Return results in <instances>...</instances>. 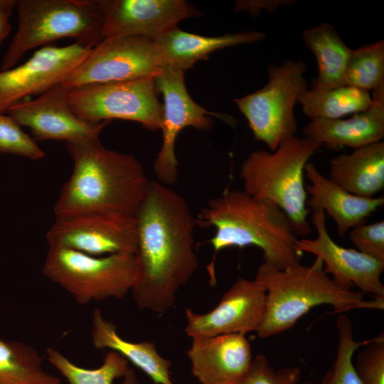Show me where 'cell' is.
I'll return each mask as SVG.
<instances>
[{"instance_id":"cell-1","label":"cell","mask_w":384,"mask_h":384,"mask_svg":"<svg viewBox=\"0 0 384 384\" xmlns=\"http://www.w3.org/2000/svg\"><path fill=\"white\" fill-rule=\"evenodd\" d=\"M134 216L137 245L132 297L139 309L164 314L199 267L196 218L178 193L157 181H150Z\"/></svg>"},{"instance_id":"cell-2","label":"cell","mask_w":384,"mask_h":384,"mask_svg":"<svg viewBox=\"0 0 384 384\" xmlns=\"http://www.w3.org/2000/svg\"><path fill=\"white\" fill-rule=\"evenodd\" d=\"M65 143L73 169L54 206L55 218L98 213L134 216L150 182L139 161L105 148L100 139Z\"/></svg>"},{"instance_id":"cell-3","label":"cell","mask_w":384,"mask_h":384,"mask_svg":"<svg viewBox=\"0 0 384 384\" xmlns=\"http://www.w3.org/2000/svg\"><path fill=\"white\" fill-rule=\"evenodd\" d=\"M197 225L213 227L210 242L213 250L207 267L210 284H215V261L220 250L254 245L263 261L280 270L301 263L303 252L285 213L274 203L258 200L243 190H228L210 199L196 218Z\"/></svg>"},{"instance_id":"cell-4","label":"cell","mask_w":384,"mask_h":384,"mask_svg":"<svg viewBox=\"0 0 384 384\" xmlns=\"http://www.w3.org/2000/svg\"><path fill=\"white\" fill-rule=\"evenodd\" d=\"M255 279L266 291L265 311L256 331L260 338L289 330L311 309L322 304L331 306L335 313L384 309V299L368 300L363 292L338 284L317 257L311 265L300 263L285 270L263 261Z\"/></svg>"},{"instance_id":"cell-5","label":"cell","mask_w":384,"mask_h":384,"mask_svg":"<svg viewBox=\"0 0 384 384\" xmlns=\"http://www.w3.org/2000/svg\"><path fill=\"white\" fill-rule=\"evenodd\" d=\"M321 146L304 137H293L274 151H252L242 162L239 176L243 191L258 200L270 201L287 215L294 234H311L304 167Z\"/></svg>"},{"instance_id":"cell-6","label":"cell","mask_w":384,"mask_h":384,"mask_svg":"<svg viewBox=\"0 0 384 384\" xmlns=\"http://www.w3.org/2000/svg\"><path fill=\"white\" fill-rule=\"evenodd\" d=\"M18 27L5 52L0 70L16 66L28 50L73 38L93 48L103 38L104 18L97 0L17 1Z\"/></svg>"},{"instance_id":"cell-7","label":"cell","mask_w":384,"mask_h":384,"mask_svg":"<svg viewBox=\"0 0 384 384\" xmlns=\"http://www.w3.org/2000/svg\"><path fill=\"white\" fill-rule=\"evenodd\" d=\"M42 271L78 303L87 304L107 298H123L135 282L137 262L132 254L95 257L49 247Z\"/></svg>"},{"instance_id":"cell-8","label":"cell","mask_w":384,"mask_h":384,"mask_svg":"<svg viewBox=\"0 0 384 384\" xmlns=\"http://www.w3.org/2000/svg\"><path fill=\"white\" fill-rule=\"evenodd\" d=\"M306 64L287 59L268 65V81L257 91L233 102L245 117L255 140L265 143L270 151L296 136L297 122L294 108L306 90Z\"/></svg>"},{"instance_id":"cell-9","label":"cell","mask_w":384,"mask_h":384,"mask_svg":"<svg viewBox=\"0 0 384 384\" xmlns=\"http://www.w3.org/2000/svg\"><path fill=\"white\" fill-rule=\"evenodd\" d=\"M158 93L155 75H151L68 88V100L74 113L87 122L120 119L158 130L163 118Z\"/></svg>"},{"instance_id":"cell-10","label":"cell","mask_w":384,"mask_h":384,"mask_svg":"<svg viewBox=\"0 0 384 384\" xmlns=\"http://www.w3.org/2000/svg\"><path fill=\"white\" fill-rule=\"evenodd\" d=\"M154 40L139 36L102 39L61 85L66 88L156 75L163 66Z\"/></svg>"},{"instance_id":"cell-11","label":"cell","mask_w":384,"mask_h":384,"mask_svg":"<svg viewBox=\"0 0 384 384\" xmlns=\"http://www.w3.org/2000/svg\"><path fill=\"white\" fill-rule=\"evenodd\" d=\"M182 70L164 65L155 75L156 86L163 95V118L161 129L162 144L154 162L156 181L166 186L174 185L178 175L175 145L180 132L187 127L209 130L215 114L191 97L184 83Z\"/></svg>"},{"instance_id":"cell-12","label":"cell","mask_w":384,"mask_h":384,"mask_svg":"<svg viewBox=\"0 0 384 384\" xmlns=\"http://www.w3.org/2000/svg\"><path fill=\"white\" fill-rule=\"evenodd\" d=\"M49 247L101 257L134 255L137 245L134 216L87 213L55 218L46 235Z\"/></svg>"},{"instance_id":"cell-13","label":"cell","mask_w":384,"mask_h":384,"mask_svg":"<svg viewBox=\"0 0 384 384\" xmlns=\"http://www.w3.org/2000/svg\"><path fill=\"white\" fill-rule=\"evenodd\" d=\"M90 47L79 43L44 46L23 64L0 70V114L33 95H41L61 82L87 55Z\"/></svg>"},{"instance_id":"cell-14","label":"cell","mask_w":384,"mask_h":384,"mask_svg":"<svg viewBox=\"0 0 384 384\" xmlns=\"http://www.w3.org/2000/svg\"><path fill=\"white\" fill-rule=\"evenodd\" d=\"M311 210L316 237L298 239L297 249L321 259L324 271L340 285L350 289L355 286L363 294L384 299V285L380 280L384 261L338 245L328 233L324 211L319 208Z\"/></svg>"},{"instance_id":"cell-15","label":"cell","mask_w":384,"mask_h":384,"mask_svg":"<svg viewBox=\"0 0 384 384\" xmlns=\"http://www.w3.org/2000/svg\"><path fill=\"white\" fill-rule=\"evenodd\" d=\"M20 126L28 127L38 140L80 142L100 139L110 121L87 122L70 108L68 88L60 83L31 100L17 102L6 110Z\"/></svg>"},{"instance_id":"cell-16","label":"cell","mask_w":384,"mask_h":384,"mask_svg":"<svg viewBox=\"0 0 384 384\" xmlns=\"http://www.w3.org/2000/svg\"><path fill=\"white\" fill-rule=\"evenodd\" d=\"M266 291L255 279L238 277L212 310L186 309V334L191 337L257 331L265 311Z\"/></svg>"},{"instance_id":"cell-17","label":"cell","mask_w":384,"mask_h":384,"mask_svg":"<svg viewBox=\"0 0 384 384\" xmlns=\"http://www.w3.org/2000/svg\"><path fill=\"white\" fill-rule=\"evenodd\" d=\"M103 38L130 36L154 40L188 18L201 15L184 0H97ZM103 38V39H104Z\"/></svg>"},{"instance_id":"cell-18","label":"cell","mask_w":384,"mask_h":384,"mask_svg":"<svg viewBox=\"0 0 384 384\" xmlns=\"http://www.w3.org/2000/svg\"><path fill=\"white\" fill-rule=\"evenodd\" d=\"M187 351L193 375L201 384H241L252 361L251 345L245 335L191 337Z\"/></svg>"},{"instance_id":"cell-19","label":"cell","mask_w":384,"mask_h":384,"mask_svg":"<svg viewBox=\"0 0 384 384\" xmlns=\"http://www.w3.org/2000/svg\"><path fill=\"white\" fill-rule=\"evenodd\" d=\"M372 97L370 107L348 119L311 120L302 129L303 137L331 149H356L381 142L384 137V84L373 90Z\"/></svg>"},{"instance_id":"cell-20","label":"cell","mask_w":384,"mask_h":384,"mask_svg":"<svg viewBox=\"0 0 384 384\" xmlns=\"http://www.w3.org/2000/svg\"><path fill=\"white\" fill-rule=\"evenodd\" d=\"M304 174L310 183L305 190L310 197L306 206L321 208L331 216L341 238L353 227L365 223L366 218L384 204V197L364 198L352 194L324 176L315 165L308 161Z\"/></svg>"},{"instance_id":"cell-21","label":"cell","mask_w":384,"mask_h":384,"mask_svg":"<svg viewBox=\"0 0 384 384\" xmlns=\"http://www.w3.org/2000/svg\"><path fill=\"white\" fill-rule=\"evenodd\" d=\"M265 38L264 33L255 31L203 36L175 28L154 41L164 65L186 71L217 50L256 43Z\"/></svg>"},{"instance_id":"cell-22","label":"cell","mask_w":384,"mask_h":384,"mask_svg":"<svg viewBox=\"0 0 384 384\" xmlns=\"http://www.w3.org/2000/svg\"><path fill=\"white\" fill-rule=\"evenodd\" d=\"M328 178L348 192L373 198L384 188V142H378L334 156Z\"/></svg>"},{"instance_id":"cell-23","label":"cell","mask_w":384,"mask_h":384,"mask_svg":"<svg viewBox=\"0 0 384 384\" xmlns=\"http://www.w3.org/2000/svg\"><path fill=\"white\" fill-rule=\"evenodd\" d=\"M91 338L94 348L114 351L124 356L155 384H176L171 374V361L162 357L152 341L131 342L122 338L116 326L99 309L92 313Z\"/></svg>"},{"instance_id":"cell-24","label":"cell","mask_w":384,"mask_h":384,"mask_svg":"<svg viewBox=\"0 0 384 384\" xmlns=\"http://www.w3.org/2000/svg\"><path fill=\"white\" fill-rule=\"evenodd\" d=\"M302 38L315 55L318 65V74L310 89L330 90L344 86L351 48L336 28L330 23H321L303 30Z\"/></svg>"},{"instance_id":"cell-25","label":"cell","mask_w":384,"mask_h":384,"mask_svg":"<svg viewBox=\"0 0 384 384\" xmlns=\"http://www.w3.org/2000/svg\"><path fill=\"white\" fill-rule=\"evenodd\" d=\"M298 103L311 120L336 119L366 111L372 106L373 99L368 91L344 85L330 90L306 88L300 95Z\"/></svg>"},{"instance_id":"cell-26","label":"cell","mask_w":384,"mask_h":384,"mask_svg":"<svg viewBox=\"0 0 384 384\" xmlns=\"http://www.w3.org/2000/svg\"><path fill=\"white\" fill-rule=\"evenodd\" d=\"M0 384H61V380L45 370L35 348L0 338Z\"/></svg>"},{"instance_id":"cell-27","label":"cell","mask_w":384,"mask_h":384,"mask_svg":"<svg viewBox=\"0 0 384 384\" xmlns=\"http://www.w3.org/2000/svg\"><path fill=\"white\" fill-rule=\"evenodd\" d=\"M47 358L64 378L68 384H112L117 378H122L128 371L129 361L119 353L109 350L102 363L97 368L80 367L60 351L49 348Z\"/></svg>"},{"instance_id":"cell-28","label":"cell","mask_w":384,"mask_h":384,"mask_svg":"<svg viewBox=\"0 0 384 384\" xmlns=\"http://www.w3.org/2000/svg\"><path fill=\"white\" fill-rule=\"evenodd\" d=\"M384 84V41L351 49L345 85L369 92Z\"/></svg>"},{"instance_id":"cell-29","label":"cell","mask_w":384,"mask_h":384,"mask_svg":"<svg viewBox=\"0 0 384 384\" xmlns=\"http://www.w3.org/2000/svg\"><path fill=\"white\" fill-rule=\"evenodd\" d=\"M338 336L337 355L332 368L324 375L321 384H363L353 363V356L356 349L366 345L370 340L356 341L351 319L345 314L336 320Z\"/></svg>"},{"instance_id":"cell-30","label":"cell","mask_w":384,"mask_h":384,"mask_svg":"<svg viewBox=\"0 0 384 384\" xmlns=\"http://www.w3.org/2000/svg\"><path fill=\"white\" fill-rule=\"evenodd\" d=\"M0 151L22 156L33 160L45 157L35 139L25 133L9 115L0 114Z\"/></svg>"},{"instance_id":"cell-31","label":"cell","mask_w":384,"mask_h":384,"mask_svg":"<svg viewBox=\"0 0 384 384\" xmlns=\"http://www.w3.org/2000/svg\"><path fill=\"white\" fill-rule=\"evenodd\" d=\"M241 384H312L302 380V370L298 367H284L275 369L266 356L257 355L252 361L250 370Z\"/></svg>"},{"instance_id":"cell-32","label":"cell","mask_w":384,"mask_h":384,"mask_svg":"<svg viewBox=\"0 0 384 384\" xmlns=\"http://www.w3.org/2000/svg\"><path fill=\"white\" fill-rule=\"evenodd\" d=\"M356 358L355 370L363 384H384V335L371 339Z\"/></svg>"},{"instance_id":"cell-33","label":"cell","mask_w":384,"mask_h":384,"mask_svg":"<svg viewBox=\"0 0 384 384\" xmlns=\"http://www.w3.org/2000/svg\"><path fill=\"white\" fill-rule=\"evenodd\" d=\"M348 238L358 251L384 261V220L359 224L348 232Z\"/></svg>"},{"instance_id":"cell-34","label":"cell","mask_w":384,"mask_h":384,"mask_svg":"<svg viewBox=\"0 0 384 384\" xmlns=\"http://www.w3.org/2000/svg\"><path fill=\"white\" fill-rule=\"evenodd\" d=\"M297 4L294 0H259V1H237L235 9L237 11H248L252 15L257 16L261 11L268 12L275 11L279 6H292Z\"/></svg>"},{"instance_id":"cell-35","label":"cell","mask_w":384,"mask_h":384,"mask_svg":"<svg viewBox=\"0 0 384 384\" xmlns=\"http://www.w3.org/2000/svg\"><path fill=\"white\" fill-rule=\"evenodd\" d=\"M16 4V0H0V46L11 32L10 17Z\"/></svg>"},{"instance_id":"cell-36","label":"cell","mask_w":384,"mask_h":384,"mask_svg":"<svg viewBox=\"0 0 384 384\" xmlns=\"http://www.w3.org/2000/svg\"><path fill=\"white\" fill-rule=\"evenodd\" d=\"M121 384H139L134 370L129 368L125 375L122 378Z\"/></svg>"}]
</instances>
